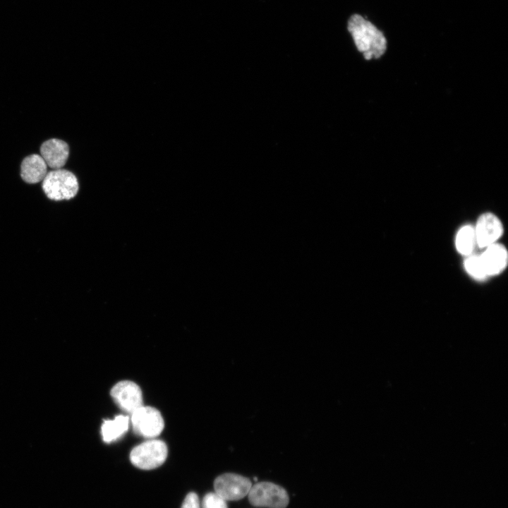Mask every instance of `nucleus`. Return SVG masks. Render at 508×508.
Returning <instances> with one entry per match:
<instances>
[{"label": "nucleus", "instance_id": "2eb2a0df", "mask_svg": "<svg viewBox=\"0 0 508 508\" xmlns=\"http://www.w3.org/2000/svg\"><path fill=\"white\" fill-rule=\"evenodd\" d=\"M202 506V508H227L226 500L215 492L205 495Z\"/></svg>", "mask_w": 508, "mask_h": 508}, {"label": "nucleus", "instance_id": "f8f14e48", "mask_svg": "<svg viewBox=\"0 0 508 508\" xmlns=\"http://www.w3.org/2000/svg\"><path fill=\"white\" fill-rule=\"evenodd\" d=\"M130 417L127 415H118L113 420L104 421L101 426L102 440L111 443L121 438L128 430Z\"/></svg>", "mask_w": 508, "mask_h": 508}, {"label": "nucleus", "instance_id": "6e6552de", "mask_svg": "<svg viewBox=\"0 0 508 508\" xmlns=\"http://www.w3.org/2000/svg\"><path fill=\"white\" fill-rule=\"evenodd\" d=\"M477 246L485 248L497 243L504 232L502 222L492 212H485L479 216L474 226Z\"/></svg>", "mask_w": 508, "mask_h": 508}, {"label": "nucleus", "instance_id": "dca6fc26", "mask_svg": "<svg viewBox=\"0 0 508 508\" xmlns=\"http://www.w3.org/2000/svg\"><path fill=\"white\" fill-rule=\"evenodd\" d=\"M181 508H200L198 495L194 492L188 493L183 502Z\"/></svg>", "mask_w": 508, "mask_h": 508}, {"label": "nucleus", "instance_id": "9b49d317", "mask_svg": "<svg viewBox=\"0 0 508 508\" xmlns=\"http://www.w3.org/2000/svg\"><path fill=\"white\" fill-rule=\"evenodd\" d=\"M47 174V165L41 155L33 154L26 157L20 166L23 180L30 184L42 181Z\"/></svg>", "mask_w": 508, "mask_h": 508}, {"label": "nucleus", "instance_id": "39448f33", "mask_svg": "<svg viewBox=\"0 0 508 508\" xmlns=\"http://www.w3.org/2000/svg\"><path fill=\"white\" fill-rule=\"evenodd\" d=\"M248 496L252 505L261 507L286 508L289 501L286 490L270 482L252 485Z\"/></svg>", "mask_w": 508, "mask_h": 508}, {"label": "nucleus", "instance_id": "423d86ee", "mask_svg": "<svg viewBox=\"0 0 508 508\" xmlns=\"http://www.w3.org/2000/svg\"><path fill=\"white\" fill-rule=\"evenodd\" d=\"M252 486L251 481L241 475L224 473L214 482L215 492L226 500H238L248 495Z\"/></svg>", "mask_w": 508, "mask_h": 508}, {"label": "nucleus", "instance_id": "7ed1b4c3", "mask_svg": "<svg viewBox=\"0 0 508 508\" xmlns=\"http://www.w3.org/2000/svg\"><path fill=\"white\" fill-rule=\"evenodd\" d=\"M167 454V446L164 441L148 439L133 447L130 453V459L135 466L150 470L163 464Z\"/></svg>", "mask_w": 508, "mask_h": 508}, {"label": "nucleus", "instance_id": "9d476101", "mask_svg": "<svg viewBox=\"0 0 508 508\" xmlns=\"http://www.w3.org/2000/svg\"><path fill=\"white\" fill-rule=\"evenodd\" d=\"M40 154L48 167L53 169H61L68 159L69 147L65 141L53 138L42 144Z\"/></svg>", "mask_w": 508, "mask_h": 508}, {"label": "nucleus", "instance_id": "f03ea898", "mask_svg": "<svg viewBox=\"0 0 508 508\" xmlns=\"http://www.w3.org/2000/svg\"><path fill=\"white\" fill-rule=\"evenodd\" d=\"M42 188L48 198L60 201L73 198L78 192L79 183L75 175L61 168L47 172Z\"/></svg>", "mask_w": 508, "mask_h": 508}, {"label": "nucleus", "instance_id": "0eeeda50", "mask_svg": "<svg viewBox=\"0 0 508 508\" xmlns=\"http://www.w3.org/2000/svg\"><path fill=\"white\" fill-rule=\"evenodd\" d=\"M110 395L118 407L128 414L143 405L140 387L131 380L117 382L111 388Z\"/></svg>", "mask_w": 508, "mask_h": 508}, {"label": "nucleus", "instance_id": "1a4fd4ad", "mask_svg": "<svg viewBox=\"0 0 508 508\" xmlns=\"http://www.w3.org/2000/svg\"><path fill=\"white\" fill-rule=\"evenodd\" d=\"M484 249L479 255L487 276H495L502 273L508 263V251L506 247L497 242Z\"/></svg>", "mask_w": 508, "mask_h": 508}, {"label": "nucleus", "instance_id": "f257e3e1", "mask_svg": "<svg viewBox=\"0 0 508 508\" xmlns=\"http://www.w3.org/2000/svg\"><path fill=\"white\" fill-rule=\"evenodd\" d=\"M348 30L357 49L367 60L378 59L387 49L383 32L359 14L352 15L348 21Z\"/></svg>", "mask_w": 508, "mask_h": 508}, {"label": "nucleus", "instance_id": "20e7f679", "mask_svg": "<svg viewBox=\"0 0 508 508\" xmlns=\"http://www.w3.org/2000/svg\"><path fill=\"white\" fill-rule=\"evenodd\" d=\"M130 415L133 430L141 437L147 439L155 438L164 429L163 417L161 413L152 406L143 405Z\"/></svg>", "mask_w": 508, "mask_h": 508}, {"label": "nucleus", "instance_id": "ddd939ff", "mask_svg": "<svg viewBox=\"0 0 508 508\" xmlns=\"http://www.w3.org/2000/svg\"><path fill=\"white\" fill-rule=\"evenodd\" d=\"M455 246L461 255L468 256L473 253L477 246L474 226L465 224L459 228L455 236Z\"/></svg>", "mask_w": 508, "mask_h": 508}, {"label": "nucleus", "instance_id": "4468645a", "mask_svg": "<svg viewBox=\"0 0 508 508\" xmlns=\"http://www.w3.org/2000/svg\"><path fill=\"white\" fill-rule=\"evenodd\" d=\"M464 266L466 272L475 279L480 281L488 277L479 255L472 253L466 256Z\"/></svg>", "mask_w": 508, "mask_h": 508}]
</instances>
